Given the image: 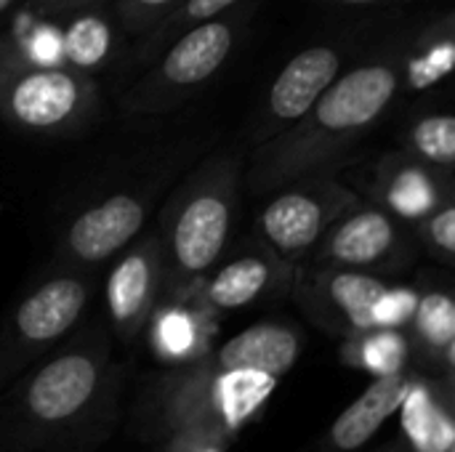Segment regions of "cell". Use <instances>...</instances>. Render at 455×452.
<instances>
[{
	"instance_id": "1",
	"label": "cell",
	"mask_w": 455,
	"mask_h": 452,
	"mask_svg": "<svg viewBox=\"0 0 455 452\" xmlns=\"http://www.w3.org/2000/svg\"><path fill=\"white\" fill-rule=\"evenodd\" d=\"M304 349L288 320H261L203 357L147 381L136 405V429L155 448L208 442L227 448L269 405Z\"/></svg>"
},
{
	"instance_id": "2",
	"label": "cell",
	"mask_w": 455,
	"mask_h": 452,
	"mask_svg": "<svg viewBox=\"0 0 455 452\" xmlns=\"http://www.w3.org/2000/svg\"><path fill=\"white\" fill-rule=\"evenodd\" d=\"M123 368L107 325H80L0 394V450L88 452L117 418Z\"/></svg>"
},
{
	"instance_id": "3",
	"label": "cell",
	"mask_w": 455,
	"mask_h": 452,
	"mask_svg": "<svg viewBox=\"0 0 455 452\" xmlns=\"http://www.w3.org/2000/svg\"><path fill=\"white\" fill-rule=\"evenodd\" d=\"M405 40L408 29H397L373 51L357 56L296 125L251 149L243 173L245 192L272 194L301 178L336 176L403 99Z\"/></svg>"
},
{
	"instance_id": "4",
	"label": "cell",
	"mask_w": 455,
	"mask_h": 452,
	"mask_svg": "<svg viewBox=\"0 0 455 452\" xmlns=\"http://www.w3.org/2000/svg\"><path fill=\"white\" fill-rule=\"evenodd\" d=\"M243 173L245 152L224 147L205 155L171 189L155 229L165 264L163 298L192 296L200 280L227 256Z\"/></svg>"
},
{
	"instance_id": "5",
	"label": "cell",
	"mask_w": 455,
	"mask_h": 452,
	"mask_svg": "<svg viewBox=\"0 0 455 452\" xmlns=\"http://www.w3.org/2000/svg\"><path fill=\"white\" fill-rule=\"evenodd\" d=\"M261 0H243L219 19L197 24L176 37L147 72L120 96L125 117L168 115L213 83L243 45Z\"/></svg>"
},
{
	"instance_id": "6",
	"label": "cell",
	"mask_w": 455,
	"mask_h": 452,
	"mask_svg": "<svg viewBox=\"0 0 455 452\" xmlns=\"http://www.w3.org/2000/svg\"><path fill=\"white\" fill-rule=\"evenodd\" d=\"M99 109V85L72 67L27 61L13 40L0 37V117L32 136H75Z\"/></svg>"
},
{
	"instance_id": "7",
	"label": "cell",
	"mask_w": 455,
	"mask_h": 452,
	"mask_svg": "<svg viewBox=\"0 0 455 452\" xmlns=\"http://www.w3.org/2000/svg\"><path fill=\"white\" fill-rule=\"evenodd\" d=\"M96 293L93 272L51 269L0 322V394L80 325Z\"/></svg>"
},
{
	"instance_id": "8",
	"label": "cell",
	"mask_w": 455,
	"mask_h": 452,
	"mask_svg": "<svg viewBox=\"0 0 455 452\" xmlns=\"http://www.w3.org/2000/svg\"><path fill=\"white\" fill-rule=\"evenodd\" d=\"M181 160L184 152L179 149V155L160 160L157 170L149 176L117 186L80 208L59 234L51 269L96 272L109 258H117L144 232L160 192L176 176Z\"/></svg>"
},
{
	"instance_id": "9",
	"label": "cell",
	"mask_w": 455,
	"mask_h": 452,
	"mask_svg": "<svg viewBox=\"0 0 455 452\" xmlns=\"http://www.w3.org/2000/svg\"><path fill=\"white\" fill-rule=\"evenodd\" d=\"M363 197L336 176H312L285 184L269 194L256 213L253 234L293 272L309 261L325 232Z\"/></svg>"
},
{
	"instance_id": "10",
	"label": "cell",
	"mask_w": 455,
	"mask_h": 452,
	"mask_svg": "<svg viewBox=\"0 0 455 452\" xmlns=\"http://www.w3.org/2000/svg\"><path fill=\"white\" fill-rule=\"evenodd\" d=\"M419 250L413 226L403 224L376 202H360L325 232L307 264L352 269L387 280L408 272Z\"/></svg>"
},
{
	"instance_id": "11",
	"label": "cell",
	"mask_w": 455,
	"mask_h": 452,
	"mask_svg": "<svg viewBox=\"0 0 455 452\" xmlns=\"http://www.w3.org/2000/svg\"><path fill=\"white\" fill-rule=\"evenodd\" d=\"M357 37L355 32L341 37L320 40L304 51H299L272 80L269 91L264 93L251 128L248 144L251 149L272 141L291 125H296L317 99L339 80V75L355 61Z\"/></svg>"
},
{
	"instance_id": "12",
	"label": "cell",
	"mask_w": 455,
	"mask_h": 452,
	"mask_svg": "<svg viewBox=\"0 0 455 452\" xmlns=\"http://www.w3.org/2000/svg\"><path fill=\"white\" fill-rule=\"evenodd\" d=\"M387 288L389 282L376 274L304 264L293 274L291 293L317 328L347 338L371 328L373 306Z\"/></svg>"
},
{
	"instance_id": "13",
	"label": "cell",
	"mask_w": 455,
	"mask_h": 452,
	"mask_svg": "<svg viewBox=\"0 0 455 452\" xmlns=\"http://www.w3.org/2000/svg\"><path fill=\"white\" fill-rule=\"evenodd\" d=\"M165 264L157 232H141L115 261L104 285L107 330L123 344L144 336V328L163 301Z\"/></svg>"
},
{
	"instance_id": "14",
	"label": "cell",
	"mask_w": 455,
	"mask_h": 452,
	"mask_svg": "<svg viewBox=\"0 0 455 452\" xmlns=\"http://www.w3.org/2000/svg\"><path fill=\"white\" fill-rule=\"evenodd\" d=\"M293 269L285 266L267 245L248 237L243 248L224 256L195 288V298L213 314H232L264 298L280 296L293 285Z\"/></svg>"
},
{
	"instance_id": "15",
	"label": "cell",
	"mask_w": 455,
	"mask_h": 452,
	"mask_svg": "<svg viewBox=\"0 0 455 452\" xmlns=\"http://www.w3.org/2000/svg\"><path fill=\"white\" fill-rule=\"evenodd\" d=\"M453 176L419 163L405 152H389L376 163L371 202L392 213L408 226H419L427 216L453 202Z\"/></svg>"
},
{
	"instance_id": "16",
	"label": "cell",
	"mask_w": 455,
	"mask_h": 452,
	"mask_svg": "<svg viewBox=\"0 0 455 452\" xmlns=\"http://www.w3.org/2000/svg\"><path fill=\"white\" fill-rule=\"evenodd\" d=\"M413 349V373L453 381L455 298L448 280L419 282V301L405 328Z\"/></svg>"
},
{
	"instance_id": "17",
	"label": "cell",
	"mask_w": 455,
	"mask_h": 452,
	"mask_svg": "<svg viewBox=\"0 0 455 452\" xmlns=\"http://www.w3.org/2000/svg\"><path fill=\"white\" fill-rule=\"evenodd\" d=\"M216 320L219 317H213L195 296L163 298L144 328L149 352L157 365L168 370L211 352L216 346Z\"/></svg>"
},
{
	"instance_id": "18",
	"label": "cell",
	"mask_w": 455,
	"mask_h": 452,
	"mask_svg": "<svg viewBox=\"0 0 455 452\" xmlns=\"http://www.w3.org/2000/svg\"><path fill=\"white\" fill-rule=\"evenodd\" d=\"M453 381L413 373L403 413V442L411 452H455Z\"/></svg>"
},
{
	"instance_id": "19",
	"label": "cell",
	"mask_w": 455,
	"mask_h": 452,
	"mask_svg": "<svg viewBox=\"0 0 455 452\" xmlns=\"http://www.w3.org/2000/svg\"><path fill=\"white\" fill-rule=\"evenodd\" d=\"M413 381V370L392 378L371 381V386L331 424L320 442V452H357L363 450L379 429L400 410Z\"/></svg>"
},
{
	"instance_id": "20",
	"label": "cell",
	"mask_w": 455,
	"mask_h": 452,
	"mask_svg": "<svg viewBox=\"0 0 455 452\" xmlns=\"http://www.w3.org/2000/svg\"><path fill=\"white\" fill-rule=\"evenodd\" d=\"M455 64V16L443 11L408 29L403 51V96L429 93L443 85Z\"/></svg>"
},
{
	"instance_id": "21",
	"label": "cell",
	"mask_w": 455,
	"mask_h": 452,
	"mask_svg": "<svg viewBox=\"0 0 455 452\" xmlns=\"http://www.w3.org/2000/svg\"><path fill=\"white\" fill-rule=\"evenodd\" d=\"M339 357L347 368L368 373L373 381L413 370V349L405 330L368 328L341 338Z\"/></svg>"
},
{
	"instance_id": "22",
	"label": "cell",
	"mask_w": 455,
	"mask_h": 452,
	"mask_svg": "<svg viewBox=\"0 0 455 452\" xmlns=\"http://www.w3.org/2000/svg\"><path fill=\"white\" fill-rule=\"evenodd\" d=\"M400 152L443 173L455 170V117L448 109H419L400 131Z\"/></svg>"
},
{
	"instance_id": "23",
	"label": "cell",
	"mask_w": 455,
	"mask_h": 452,
	"mask_svg": "<svg viewBox=\"0 0 455 452\" xmlns=\"http://www.w3.org/2000/svg\"><path fill=\"white\" fill-rule=\"evenodd\" d=\"M243 0H184L168 19H163L155 29L141 35L136 40V48L131 51V67H149L155 59L187 29L205 24L211 19H219L229 8H235Z\"/></svg>"
},
{
	"instance_id": "24",
	"label": "cell",
	"mask_w": 455,
	"mask_h": 452,
	"mask_svg": "<svg viewBox=\"0 0 455 452\" xmlns=\"http://www.w3.org/2000/svg\"><path fill=\"white\" fill-rule=\"evenodd\" d=\"M112 53V29L96 16L80 13L72 27L61 37V59L64 67H72L83 75H91L107 64Z\"/></svg>"
},
{
	"instance_id": "25",
	"label": "cell",
	"mask_w": 455,
	"mask_h": 452,
	"mask_svg": "<svg viewBox=\"0 0 455 452\" xmlns=\"http://www.w3.org/2000/svg\"><path fill=\"white\" fill-rule=\"evenodd\" d=\"M419 248H424L437 264L453 266L455 258V202L443 205L432 216H427L419 226H413Z\"/></svg>"
},
{
	"instance_id": "26",
	"label": "cell",
	"mask_w": 455,
	"mask_h": 452,
	"mask_svg": "<svg viewBox=\"0 0 455 452\" xmlns=\"http://www.w3.org/2000/svg\"><path fill=\"white\" fill-rule=\"evenodd\" d=\"M184 0H115V24L123 35L141 37L168 19Z\"/></svg>"
},
{
	"instance_id": "27",
	"label": "cell",
	"mask_w": 455,
	"mask_h": 452,
	"mask_svg": "<svg viewBox=\"0 0 455 452\" xmlns=\"http://www.w3.org/2000/svg\"><path fill=\"white\" fill-rule=\"evenodd\" d=\"M419 301V285H403V282H389L384 296L373 306L371 328H384V330H405L411 325V317L416 312Z\"/></svg>"
},
{
	"instance_id": "28",
	"label": "cell",
	"mask_w": 455,
	"mask_h": 452,
	"mask_svg": "<svg viewBox=\"0 0 455 452\" xmlns=\"http://www.w3.org/2000/svg\"><path fill=\"white\" fill-rule=\"evenodd\" d=\"M99 3H104V0H21L19 8L29 16H37V19H53V16L85 13Z\"/></svg>"
},
{
	"instance_id": "29",
	"label": "cell",
	"mask_w": 455,
	"mask_h": 452,
	"mask_svg": "<svg viewBox=\"0 0 455 452\" xmlns=\"http://www.w3.org/2000/svg\"><path fill=\"white\" fill-rule=\"evenodd\" d=\"M157 452H227V448L208 445V442H173V445L157 448Z\"/></svg>"
},
{
	"instance_id": "30",
	"label": "cell",
	"mask_w": 455,
	"mask_h": 452,
	"mask_svg": "<svg viewBox=\"0 0 455 452\" xmlns=\"http://www.w3.org/2000/svg\"><path fill=\"white\" fill-rule=\"evenodd\" d=\"M339 8H373V5H384V3H400V0H323Z\"/></svg>"
},
{
	"instance_id": "31",
	"label": "cell",
	"mask_w": 455,
	"mask_h": 452,
	"mask_svg": "<svg viewBox=\"0 0 455 452\" xmlns=\"http://www.w3.org/2000/svg\"><path fill=\"white\" fill-rule=\"evenodd\" d=\"M373 452H411L408 450V445L403 442V440H395V442H389V445H384V448H379V450Z\"/></svg>"
},
{
	"instance_id": "32",
	"label": "cell",
	"mask_w": 455,
	"mask_h": 452,
	"mask_svg": "<svg viewBox=\"0 0 455 452\" xmlns=\"http://www.w3.org/2000/svg\"><path fill=\"white\" fill-rule=\"evenodd\" d=\"M19 3H21V0H0V19H3L11 8H16Z\"/></svg>"
}]
</instances>
